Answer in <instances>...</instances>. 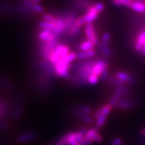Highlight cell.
Here are the masks:
<instances>
[{
	"label": "cell",
	"mask_w": 145,
	"mask_h": 145,
	"mask_svg": "<svg viewBox=\"0 0 145 145\" xmlns=\"http://www.w3.org/2000/svg\"><path fill=\"white\" fill-rule=\"evenodd\" d=\"M111 39V35L109 32H104L101 36V42L104 43V44H109V42Z\"/></svg>",
	"instance_id": "44dd1931"
},
{
	"label": "cell",
	"mask_w": 145,
	"mask_h": 145,
	"mask_svg": "<svg viewBox=\"0 0 145 145\" xmlns=\"http://www.w3.org/2000/svg\"><path fill=\"white\" fill-rule=\"evenodd\" d=\"M32 10L34 12L35 14H42L44 13L45 9L44 7H42L40 3H35V5H34Z\"/></svg>",
	"instance_id": "d6986e66"
},
{
	"label": "cell",
	"mask_w": 145,
	"mask_h": 145,
	"mask_svg": "<svg viewBox=\"0 0 145 145\" xmlns=\"http://www.w3.org/2000/svg\"><path fill=\"white\" fill-rule=\"evenodd\" d=\"M86 19H85L84 16H79L75 20V24L77 25V26L79 27H82L83 26H85L86 24Z\"/></svg>",
	"instance_id": "ffe728a7"
},
{
	"label": "cell",
	"mask_w": 145,
	"mask_h": 145,
	"mask_svg": "<svg viewBox=\"0 0 145 145\" xmlns=\"http://www.w3.org/2000/svg\"><path fill=\"white\" fill-rule=\"evenodd\" d=\"M95 46L96 45L93 42H92L91 41L87 40L83 41L81 43L79 46V48L80 51H87V50L94 49Z\"/></svg>",
	"instance_id": "5bb4252c"
},
{
	"label": "cell",
	"mask_w": 145,
	"mask_h": 145,
	"mask_svg": "<svg viewBox=\"0 0 145 145\" xmlns=\"http://www.w3.org/2000/svg\"><path fill=\"white\" fill-rule=\"evenodd\" d=\"M42 20L46 22H49L54 23L56 24L59 22V19L50 13H44L42 14Z\"/></svg>",
	"instance_id": "2e32d148"
},
{
	"label": "cell",
	"mask_w": 145,
	"mask_h": 145,
	"mask_svg": "<svg viewBox=\"0 0 145 145\" xmlns=\"http://www.w3.org/2000/svg\"><path fill=\"white\" fill-rule=\"evenodd\" d=\"M70 52V47L68 45L59 43L53 52L50 54L48 58V61H50L54 66H55L61 59L67 57Z\"/></svg>",
	"instance_id": "6da1fadb"
},
{
	"label": "cell",
	"mask_w": 145,
	"mask_h": 145,
	"mask_svg": "<svg viewBox=\"0 0 145 145\" xmlns=\"http://www.w3.org/2000/svg\"><path fill=\"white\" fill-rule=\"evenodd\" d=\"M84 32L87 40L91 41L96 46L99 44V41L98 38H97L95 28L93 23H88L85 25Z\"/></svg>",
	"instance_id": "277c9868"
},
{
	"label": "cell",
	"mask_w": 145,
	"mask_h": 145,
	"mask_svg": "<svg viewBox=\"0 0 145 145\" xmlns=\"http://www.w3.org/2000/svg\"><path fill=\"white\" fill-rule=\"evenodd\" d=\"M112 1L114 4L116 6H126L130 7V8L133 2L132 0H112Z\"/></svg>",
	"instance_id": "e0dca14e"
},
{
	"label": "cell",
	"mask_w": 145,
	"mask_h": 145,
	"mask_svg": "<svg viewBox=\"0 0 145 145\" xmlns=\"http://www.w3.org/2000/svg\"><path fill=\"white\" fill-rule=\"evenodd\" d=\"M95 3H96L95 0H71L70 4L73 10L86 13Z\"/></svg>",
	"instance_id": "7a4b0ae2"
},
{
	"label": "cell",
	"mask_w": 145,
	"mask_h": 145,
	"mask_svg": "<svg viewBox=\"0 0 145 145\" xmlns=\"http://www.w3.org/2000/svg\"><path fill=\"white\" fill-rule=\"evenodd\" d=\"M38 26L41 29H45V30H50L54 32L55 30L57 29V24L54 23L49 22H46L44 20H40L38 24Z\"/></svg>",
	"instance_id": "7c38bea8"
},
{
	"label": "cell",
	"mask_w": 145,
	"mask_h": 145,
	"mask_svg": "<svg viewBox=\"0 0 145 145\" xmlns=\"http://www.w3.org/2000/svg\"><path fill=\"white\" fill-rule=\"evenodd\" d=\"M111 145H124L122 138L117 137L114 138L111 142Z\"/></svg>",
	"instance_id": "7402d4cb"
},
{
	"label": "cell",
	"mask_w": 145,
	"mask_h": 145,
	"mask_svg": "<svg viewBox=\"0 0 145 145\" xmlns=\"http://www.w3.org/2000/svg\"><path fill=\"white\" fill-rule=\"evenodd\" d=\"M58 37H61V36L54 34L51 30H45V29H41L37 34L38 40L42 42L52 41Z\"/></svg>",
	"instance_id": "8992f818"
},
{
	"label": "cell",
	"mask_w": 145,
	"mask_h": 145,
	"mask_svg": "<svg viewBox=\"0 0 145 145\" xmlns=\"http://www.w3.org/2000/svg\"><path fill=\"white\" fill-rule=\"evenodd\" d=\"M136 44H138L140 46H143L145 44V30L144 31L141 32L140 34H139L137 38V43Z\"/></svg>",
	"instance_id": "ac0fdd59"
},
{
	"label": "cell",
	"mask_w": 145,
	"mask_h": 145,
	"mask_svg": "<svg viewBox=\"0 0 145 145\" xmlns=\"http://www.w3.org/2000/svg\"><path fill=\"white\" fill-rule=\"evenodd\" d=\"M13 6L8 2L3 1L0 3V18L5 15V14H12Z\"/></svg>",
	"instance_id": "8fae6325"
},
{
	"label": "cell",
	"mask_w": 145,
	"mask_h": 145,
	"mask_svg": "<svg viewBox=\"0 0 145 145\" xmlns=\"http://www.w3.org/2000/svg\"><path fill=\"white\" fill-rule=\"evenodd\" d=\"M81 28V27L77 26L75 24L73 26L71 27V28L67 30L66 35L65 36H67L69 38H70V39H73V38L77 37V36L80 34Z\"/></svg>",
	"instance_id": "4fadbf2b"
},
{
	"label": "cell",
	"mask_w": 145,
	"mask_h": 145,
	"mask_svg": "<svg viewBox=\"0 0 145 145\" xmlns=\"http://www.w3.org/2000/svg\"><path fill=\"white\" fill-rule=\"evenodd\" d=\"M95 49H91L87 51H79L77 53V61H81V60L88 59L91 58L95 57L96 55Z\"/></svg>",
	"instance_id": "9c48e42d"
},
{
	"label": "cell",
	"mask_w": 145,
	"mask_h": 145,
	"mask_svg": "<svg viewBox=\"0 0 145 145\" xmlns=\"http://www.w3.org/2000/svg\"><path fill=\"white\" fill-rule=\"evenodd\" d=\"M98 46L99 51L104 57H110L112 56V54H113V52L110 48V46H109V44H104V43L99 42V44L97 45Z\"/></svg>",
	"instance_id": "30bf717a"
},
{
	"label": "cell",
	"mask_w": 145,
	"mask_h": 145,
	"mask_svg": "<svg viewBox=\"0 0 145 145\" xmlns=\"http://www.w3.org/2000/svg\"><path fill=\"white\" fill-rule=\"evenodd\" d=\"M139 101L135 99H127L122 97L116 106V108L118 110H127L134 108L138 106Z\"/></svg>",
	"instance_id": "5b68a950"
},
{
	"label": "cell",
	"mask_w": 145,
	"mask_h": 145,
	"mask_svg": "<svg viewBox=\"0 0 145 145\" xmlns=\"http://www.w3.org/2000/svg\"><path fill=\"white\" fill-rule=\"evenodd\" d=\"M140 142L142 144H145V135H142L140 138Z\"/></svg>",
	"instance_id": "603a6c76"
},
{
	"label": "cell",
	"mask_w": 145,
	"mask_h": 145,
	"mask_svg": "<svg viewBox=\"0 0 145 145\" xmlns=\"http://www.w3.org/2000/svg\"><path fill=\"white\" fill-rule=\"evenodd\" d=\"M115 76L118 79L122 81L125 84L126 83H128V84H133L135 83V79H134L133 77L126 72L118 71L116 73Z\"/></svg>",
	"instance_id": "ba28073f"
},
{
	"label": "cell",
	"mask_w": 145,
	"mask_h": 145,
	"mask_svg": "<svg viewBox=\"0 0 145 145\" xmlns=\"http://www.w3.org/2000/svg\"><path fill=\"white\" fill-rule=\"evenodd\" d=\"M141 52H142L144 54H145V44L143 46L142 49V50H141Z\"/></svg>",
	"instance_id": "484cf974"
},
{
	"label": "cell",
	"mask_w": 145,
	"mask_h": 145,
	"mask_svg": "<svg viewBox=\"0 0 145 145\" xmlns=\"http://www.w3.org/2000/svg\"><path fill=\"white\" fill-rule=\"evenodd\" d=\"M42 1V0H32V1H33L34 3H40Z\"/></svg>",
	"instance_id": "d4e9b609"
},
{
	"label": "cell",
	"mask_w": 145,
	"mask_h": 145,
	"mask_svg": "<svg viewBox=\"0 0 145 145\" xmlns=\"http://www.w3.org/2000/svg\"><path fill=\"white\" fill-rule=\"evenodd\" d=\"M140 135H145V127L143 128L142 130H140Z\"/></svg>",
	"instance_id": "cb8c5ba5"
},
{
	"label": "cell",
	"mask_w": 145,
	"mask_h": 145,
	"mask_svg": "<svg viewBox=\"0 0 145 145\" xmlns=\"http://www.w3.org/2000/svg\"><path fill=\"white\" fill-rule=\"evenodd\" d=\"M130 8L138 13H145V5L142 2L133 1L130 6Z\"/></svg>",
	"instance_id": "9a60e30c"
},
{
	"label": "cell",
	"mask_w": 145,
	"mask_h": 145,
	"mask_svg": "<svg viewBox=\"0 0 145 145\" xmlns=\"http://www.w3.org/2000/svg\"><path fill=\"white\" fill-rule=\"evenodd\" d=\"M100 14V12L97 10V8H95V4L93 6H91L87 12L85 13L84 16L85 19H86V23H93L94 21H95L97 20V18H98V16Z\"/></svg>",
	"instance_id": "52a82bcc"
},
{
	"label": "cell",
	"mask_w": 145,
	"mask_h": 145,
	"mask_svg": "<svg viewBox=\"0 0 145 145\" xmlns=\"http://www.w3.org/2000/svg\"><path fill=\"white\" fill-rule=\"evenodd\" d=\"M12 14H15L21 18H28L33 16L35 13L31 8H28L22 3H20V4L16 5L14 7L13 6Z\"/></svg>",
	"instance_id": "3957f363"
}]
</instances>
